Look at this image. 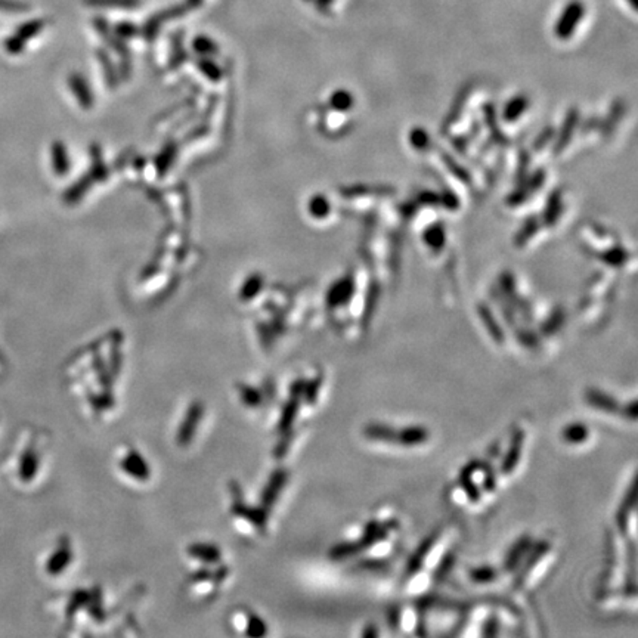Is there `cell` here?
<instances>
[{"mask_svg":"<svg viewBox=\"0 0 638 638\" xmlns=\"http://www.w3.org/2000/svg\"><path fill=\"white\" fill-rule=\"evenodd\" d=\"M229 513L235 527L243 535L254 538L266 534L269 525V512H266L261 504H248L238 483H232L231 486Z\"/></svg>","mask_w":638,"mask_h":638,"instance_id":"6da1fadb","label":"cell"},{"mask_svg":"<svg viewBox=\"0 0 638 638\" xmlns=\"http://www.w3.org/2000/svg\"><path fill=\"white\" fill-rule=\"evenodd\" d=\"M30 439L23 442L14 461V476L21 486H31L37 480L43 466V439L37 433H31Z\"/></svg>","mask_w":638,"mask_h":638,"instance_id":"7a4b0ae2","label":"cell"},{"mask_svg":"<svg viewBox=\"0 0 638 638\" xmlns=\"http://www.w3.org/2000/svg\"><path fill=\"white\" fill-rule=\"evenodd\" d=\"M115 466L122 478L136 485H147L153 480V467L148 458L133 445L118 448Z\"/></svg>","mask_w":638,"mask_h":638,"instance_id":"3957f363","label":"cell"},{"mask_svg":"<svg viewBox=\"0 0 638 638\" xmlns=\"http://www.w3.org/2000/svg\"><path fill=\"white\" fill-rule=\"evenodd\" d=\"M74 561L73 544L67 536L59 538L43 561V572L49 578H57L66 573Z\"/></svg>","mask_w":638,"mask_h":638,"instance_id":"277c9868","label":"cell"},{"mask_svg":"<svg viewBox=\"0 0 638 638\" xmlns=\"http://www.w3.org/2000/svg\"><path fill=\"white\" fill-rule=\"evenodd\" d=\"M204 414H205V408L203 402L192 401L188 405L185 413H183L182 420L179 421V426L175 433V440L179 448H187L194 442V439H196L198 427L203 423Z\"/></svg>","mask_w":638,"mask_h":638,"instance_id":"5b68a950","label":"cell"},{"mask_svg":"<svg viewBox=\"0 0 638 638\" xmlns=\"http://www.w3.org/2000/svg\"><path fill=\"white\" fill-rule=\"evenodd\" d=\"M229 623L235 632L245 637H265L269 634L266 621L261 614L250 609H236L229 618Z\"/></svg>","mask_w":638,"mask_h":638,"instance_id":"8992f818","label":"cell"},{"mask_svg":"<svg viewBox=\"0 0 638 638\" xmlns=\"http://www.w3.org/2000/svg\"><path fill=\"white\" fill-rule=\"evenodd\" d=\"M187 557L198 566L223 565V553L221 547L212 543H192L187 547Z\"/></svg>","mask_w":638,"mask_h":638,"instance_id":"52a82bcc","label":"cell"},{"mask_svg":"<svg viewBox=\"0 0 638 638\" xmlns=\"http://www.w3.org/2000/svg\"><path fill=\"white\" fill-rule=\"evenodd\" d=\"M525 440H526V433L523 430H517L516 433L513 435L510 445H508L505 457L503 460L501 469H503L504 474H512L516 470L518 461H520V458H522L523 448H525Z\"/></svg>","mask_w":638,"mask_h":638,"instance_id":"ba28073f","label":"cell"},{"mask_svg":"<svg viewBox=\"0 0 638 638\" xmlns=\"http://www.w3.org/2000/svg\"><path fill=\"white\" fill-rule=\"evenodd\" d=\"M238 401L247 409H257L266 401V392L262 387H257L248 383H238L235 386Z\"/></svg>","mask_w":638,"mask_h":638,"instance_id":"9c48e42d","label":"cell"},{"mask_svg":"<svg viewBox=\"0 0 638 638\" xmlns=\"http://www.w3.org/2000/svg\"><path fill=\"white\" fill-rule=\"evenodd\" d=\"M583 396H585V401H587V404L590 406L596 408L599 411H603V413L616 414V413H619V411H621L619 402L616 401V399L613 396H610L609 393L601 392L600 388L590 387V388H587V392Z\"/></svg>","mask_w":638,"mask_h":638,"instance_id":"30bf717a","label":"cell"},{"mask_svg":"<svg viewBox=\"0 0 638 638\" xmlns=\"http://www.w3.org/2000/svg\"><path fill=\"white\" fill-rule=\"evenodd\" d=\"M430 433L429 430L420 426H409L404 427L401 430H396V445H401L405 448H414L424 445V443L429 440Z\"/></svg>","mask_w":638,"mask_h":638,"instance_id":"8fae6325","label":"cell"},{"mask_svg":"<svg viewBox=\"0 0 638 638\" xmlns=\"http://www.w3.org/2000/svg\"><path fill=\"white\" fill-rule=\"evenodd\" d=\"M534 545V539L529 535H523L522 538H518L513 547L508 551L505 560H504V569L505 570H514L520 565V561L526 559L527 553L531 551Z\"/></svg>","mask_w":638,"mask_h":638,"instance_id":"7c38bea8","label":"cell"},{"mask_svg":"<svg viewBox=\"0 0 638 638\" xmlns=\"http://www.w3.org/2000/svg\"><path fill=\"white\" fill-rule=\"evenodd\" d=\"M364 435L370 440H375L380 443H395L396 429L382 423H371L364 427Z\"/></svg>","mask_w":638,"mask_h":638,"instance_id":"4fadbf2b","label":"cell"},{"mask_svg":"<svg viewBox=\"0 0 638 638\" xmlns=\"http://www.w3.org/2000/svg\"><path fill=\"white\" fill-rule=\"evenodd\" d=\"M590 439V429L583 423H570L561 430V440L569 445H582Z\"/></svg>","mask_w":638,"mask_h":638,"instance_id":"5bb4252c","label":"cell"},{"mask_svg":"<svg viewBox=\"0 0 638 638\" xmlns=\"http://www.w3.org/2000/svg\"><path fill=\"white\" fill-rule=\"evenodd\" d=\"M436 536H438L436 534H435V535H431V536H429V538L424 541V543L418 547L417 553H415L413 557H411V560L408 561V573H411V575H413V573H415V572L421 567V565H423V559L429 554V551H430L431 548H433V545H435V543H436Z\"/></svg>","mask_w":638,"mask_h":638,"instance_id":"9a60e30c","label":"cell"},{"mask_svg":"<svg viewBox=\"0 0 638 638\" xmlns=\"http://www.w3.org/2000/svg\"><path fill=\"white\" fill-rule=\"evenodd\" d=\"M496 579V570L491 566H480L470 570V581L476 583H489Z\"/></svg>","mask_w":638,"mask_h":638,"instance_id":"2e32d148","label":"cell"},{"mask_svg":"<svg viewBox=\"0 0 638 638\" xmlns=\"http://www.w3.org/2000/svg\"><path fill=\"white\" fill-rule=\"evenodd\" d=\"M41 27H43L41 21H31V23L24 24L23 27H19L14 36H17L21 41H24V43H26L30 37L36 36V35L39 33V31L41 30Z\"/></svg>","mask_w":638,"mask_h":638,"instance_id":"e0dca14e","label":"cell"},{"mask_svg":"<svg viewBox=\"0 0 638 638\" xmlns=\"http://www.w3.org/2000/svg\"><path fill=\"white\" fill-rule=\"evenodd\" d=\"M52 160H53V167H55L57 173H64L67 170V157H66V149L61 144H55L52 148Z\"/></svg>","mask_w":638,"mask_h":638,"instance_id":"ac0fdd59","label":"cell"},{"mask_svg":"<svg viewBox=\"0 0 638 638\" xmlns=\"http://www.w3.org/2000/svg\"><path fill=\"white\" fill-rule=\"evenodd\" d=\"M349 294H350V285H348V284L337 285L336 288L332 290V293H330V303H332V305L344 303L346 300L349 299Z\"/></svg>","mask_w":638,"mask_h":638,"instance_id":"d6986e66","label":"cell"},{"mask_svg":"<svg viewBox=\"0 0 638 638\" xmlns=\"http://www.w3.org/2000/svg\"><path fill=\"white\" fill-rule=\"evenodd\" d=\"M5 49L8 53H12V55H17V53H19L21 50L24 49V41H21L17 36H12V37H9L6 41H5Z\"/></svg>","mask_w":638,"mask_h":638,"instance_id":"ffe728a7","label":"cell"},{"mask_svg":"<svg viewBox=\"0 0 638 638\" xmlns=\"http://www.w3.org/2000/svg\"><path fill=\"white\" fill-rule=\"evenodd\" d=\"M525 101L522 100H516L513 102L512 106H508V110L505 111V117H507V120H514V118L518 115V114H522V111L525 110Z\"/></svg>","mask_w":638,"mask_h":638,"instance_id":"44dd1931","label":"cell"},{"mask_svg":"<svg viewBox=\"0 0 638 638\" xmlns=\"http://www.w3.org/2000/svg\"><path fill=\"white\" fill-rule=\"evenodd\" d=\"M26 8V5L12 2V0H0V9L6 10V12H19V10H23Z\"/></svg>","mask_w":638,"mask_h":638,"instance_id":"7402d4cb","label":"cell"}]
</instances>
